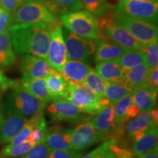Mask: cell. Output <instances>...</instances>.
Segmentation results:
<instances>
[{"instance_id": "6da1fadb", "label": "cell", "mask_w": 158, "mask_h": 158, "mask_svg": "<svg viewBox=\"0 0 158 158\" xmlns=\"http://www.w3.org/2000/svg\"><path fill=\"white\" fill-rule=\"evenodd\" d=\"M55 24L40 23L12 25L8 32L15 54H29L46 59L51 32Z\"/></svg>"}, {"instance_id": "7a4b0ae2", "label": "cell", "mask_w": 158, "mask_h": 158, "mask_svg": "<svg viewBox=\"0 0 158 158\" xmlns=\"http://www.w3.org/2000/svg\"><path fill=\"white\" fill-rule=\"evenodd\" d=\"M64 99L84 113L92 116L96 115L102 108L110 105L108 100L104 96L94 93L84 84H68V92Z\"/></svg>"}, {"instance_id": "3957f363", "label": "cell", "mask_w": 158, "mask_h": 158, "mask_svg": "<svg viewBox=\"0 0 158 158\" xmlns=\"http://www.w3.org/2000/svg\"><path fill=\"white\" fill-rule=\"evenodd\" d=\"M9 89L7 98V109L15 110L25 117L43 113L48 103L36 98L26 90L21 81H15Z\"/></svg>"}, {"instance_id": "277c9868", "label": "cell", "mask_w": 158, "mask_h": 158, "mask_svg": "<svg viewBox=\"0 0 158 158\" xmlns=\"http://www.w3.org/2000/svg\"><path fill=\"white\" fill-rule=\"evenodd\" d=\"M67 30L84 38L96 40L100 35L98 19L89 12L78 10L58 17Z\"/></svg>"}, {"instance_id": "5b68a950", "label": "cell", "mask_w": 158, "mask_h": 158, "mask_svg": "<svg viewBox=\"0 0 158 158\" xmlns=\"http://www.w3.org/2000/svg\"><path fill=\"white\" fill-rule=\"evenodd\" d=\"M109 12L106 16L98 18L100 35L98 39L109 40L128 50L141 51L143 44L137 40L128 31L114 22Z\"/></svg>"}, {"instance_id": "8992f818", "label": "cell", "mask_w": 158, "mask_h": 158, "mask_svg": "<svg viewBox=\"0 0 158 158\" xmlns=\"http://www.w3.org/2000/svg\"><path fill=\"white\" fill-rule=\"evenodd\" d=\"M13 24L59 22L42 0H24L13 13Z\"/></svg>"}, {"instance_id": "52a82bcc", "label": "cell", "mask_w": 158, "mask_h": 158, "mask_svg": "<svg viewBox=\"0 0 158 158\" xmlns=\"http://www.w3.org/2000/svg\"><path fill=\"white\" fill-rule=\"evenodd\" d=\"M111 18L116 24L126 29L137 40L145 45L157 41V25L140 20L122 13H111Z\"/></svg>"}, {"instance_id": "ba28073f", "label": "cell", "mask_w": 158, "mask_h": 158, "mask_svg": "<svg viewBox=\"0 0 158 158\" xmlns=\"http://www.w3.org/2000/svg\"><path fill=\"white\" fill-rule=\"evenodd\" d=\"M63 37L69 59L86 62L91 55L95 52L97 44L94 40L79 37L66 29Z\"/></svg>"}, {"instance_id": "9c48e42d", "label": "cell", "mask_w": 158, "mask_h": 158, "mask_svg": "<svg viewBox=\"0 0 158 158\" xmlns=\"http://www.w3.org/2000/svg\"><path fill=\"white\" fill-rule=\"evenodd\" d=\"M70 135L73 149L78 151L94 145L99 141H105L104 138L94 129L89 117L83 118L76 127L70 129Z\"/></svg>"}, {"instance_id": "30bf717a", "label": "cell", "mask_w": 158, "mask_h": 158, "mask_svg": "<svg viewBox=\"0 0 158 158\" xmlns=\"http://www.w3.org/2000/svg\"><path fill=\"white\" fill-rule=\"evenodd\" d=\"M68 59L62 29L59 22L53 27L46 60L51 68L61 73Z\"/></svg>"}, {"instance_id": "8fae6325", "label": "cell", "mask_w": 158, "mask_h": 158, "mask_svg": "<svg viewBox=\"0 0 158 158\" xmlns=\"http://www.w3.org/2000/svg\"><path fill=\"white\" fill-rule=\"evenodd\" d=\"M94 116V117H89V121L105 141L111 138L118 139L123 135V131L118 130L116 126L113 106L108 105Z\"/></svg>"}, {"instance_id": "7c38bea8", "label": "cell", "mask_w": 158, "mask_h": 158, "mask_svg": "<svg viewBox=\"0 0 158 158\" xmlns=\"http://www.w3.org/2000/svg\"><path fill=\"white\" fill-rule=\"evenodd\" d=\"M157 2L141 0H127L114 13H122L135 19L157 24Z\"/></svg>"}, {"instance_id": "4fadbf2b", "label": "cell", "mask_w": 158, "mask_h": 158, "mask_svg": "<svg viewBox=\"0 0 158 158\" xmlns=\"http://www.w3.org/2000/svg\"><path fill=\"white\" fill-rule=\"evenodd\" d=\"M49 105L47 111L54 121L76 122L86 117L84 113L65 99L54 100Z\"/></svg>"}, {"instance_id": "5bb4252c", "label": "cell", "mask_w": 158, "mask_h": 158, "mask_svg": "<svg viewBox=\"0 0 158 158\" xmlns=\"http://www.w3.org/2000/svg\"><path fill=\"white\" fill-rule=\"evenodd\" d=\"M22 78H43L50 74L53 68L46 59L27 54L23 57L20 67Z\"/></svg>"}, {"instance_id": "9a60e30c", "label": "cell", "mask_w": 158, "mask_h": 158, "mask_svg": "<svg viewBox=\"0 0 158 158\" xmlns=\"http://www.w3.org/2000/svg\"><path fill=\"white\" fill-rule=\"evenodd\" d=\"M7 117L4 118L0 126V143H10L13 138L21 131L27 122V118L22 114L15 110L7 109Z\"/></svg>"}, {"instance_id": "2e32d148", "label": "cell", "mask_w": 158, "mask_h": 158, "mask_svg": "<svg viewBox=\"0 0 158 158\" xmlns=\"http://www.w3.org/2000/svg\"><path fill=\"white\" fill-rule=\"evenodd\" d=\"M41 143L46 144L51 151L73 149L70 141V129H62L56 126L47 128Z\"/></svg>"}, {"instance_id": "e0dca14e", "label": "cell", "mask_w": 158, "mask_h": 158, "mask_svg": "<svg viewBox=\"0 0 158 158\" xmlns=\"http://www.w3.org/2000/svg\"><path fill=\"white\" fill-rule=\"evenodd\" d=\"M91 69L87 63L68 59L63 66L61 74L68 84L79 85L84 83Z\"/></svg>"}, {"instance_id": "ac0fdd59", "label": "cell", "mask_w": 158, "mask_h": 158, "mask_svg": "<svg viewBox=\"0 0 158 158\" xmlns=\"http://www.w3.org/2000/svg\"><path fill=\"white\" fill-rule=\"evenodd\" d=\"M157 126L155 123L151 114L149 112H143L139 114L135 118H132L127 123L124 124L122 127L123 135L131 138L133 141L141 135L144 132L147 131L150 128Z\"/></svg>"}, {"instance_id": "d6986e66", "label": "cell", "mask_w": 158, "mask_h": 158, "mask_svg": "<svg viewBox=\"0 0 158 158\" xmlns=\"http://www.w3.org/2000/svg\"><path fill=\"white\" fill-rule=\"evenodd\" d=\"M149 68L147 63H144L133 68L124 69L122 83L133 94L136 90L147 86L146 78Z\"/></svg>"}, {"instance_id": "ffe728a7", "label": "cell", "mask_w": 158, "mask_h": 158, "mask_svg": "<svg viewBox=\"0 0 158 158\" xmlns=\"http://www.w3.org/2000/svg\"><path fill=\"white\" fill-rule=\"evenodd\" d=\"M95 41L97 47L94 59L98 62L116 60L128 50L109 40L96 39Z\"/></svg>"}, {"instance_id": "44dd1931", "label": "cell", "mask_w": 158, "mask_h": 158, "mask_svg": "<svg viewBox=\"0 0 158 158\" xmlns=\"http://www.w3.org/2000/svg\"><path fill=\"white\" fill-rule=\"evenodd\" d=\"M157 95V88L143 86L132 94V99L140 112H149L155 108Z\"/></svg>"}, {"instance_id": "7402d4cb", "label": "cell", "mask_w": 158, "mask_h": 158, "mask_svg": "<svg viewBox=\"0 0 158 158\" xmlns=\"http://www.w3.org/2000/svg\"><path fill=\"white\" fill-rule=\"evenodd\" d=\"M157 126H155L144 132L141 135L133 141L132 147L133 153L138 157L157 147Z\"/></svg>"}, {"instance_id": "603a6c76", "label": "cell", "mask_w": 158, "mask_h": 158, "mask_svg": "<svg viewBox=\"0 0 158 158\" xmlns=\"http://www.w3.org/2000/svg\"><path fill=\"white\" fill-rule=\"evenodd\" d=\"M95 71L107 82H122L124 68L116 60L99 62Z\"/></svg>"}, {"instance_id": "cb8c5ba5", "label": "cell", "mask_w": 158, "mask_h": 158, "mask_svg": "<svg viewBox=\"0 0 158 158\" xmlns=\"http://www.w3.org/2000/svg\"><path fill=\"white\" fill-rule=\"evenodd\" d=\"M45 81L52 101L57 99H64L68 92V84L60 73L53 69L45 78Z\"/></svg>"}, {"instance_id": "d4e9b609", "label": "cell", "mask_w": 158, "mask_h": 158, "mask_svg": "<svg viewBox=\"0 0 158 158\" xmlns=\"http://www.w3.org/2000/svg\"><path fill=\"white\" fill-rule=\"evenodd\" d=\"M21 83L26 90L35 98L48 102L52 101L46 86L45 78H22Z\"/></svg>"}, {"instance_id": "484cf974", "label": "cell", "mask_w": 158, "mask_h": 158, "mask_svg": "<svg viewBox=\"0 0 158 158\" xmlns=\"http://www.w3.org/2000/svg\"><path fill=\"white\" fill-rule=\"evenodd\" d=\"M55 16L81 10L83 8L80 0H42Z\"/></svg>"}, {"instance_id": "4316f807", "label": "cell", "mask_w": 158, "mask_h": 158, "mask_svg": "<svg viewBox=\"0 0 158 158\" xmlns=\"http://www.w3.org/2000/svg\"><path fill=\"white\" fill-rule=\"evenodd\" d=\"M15 61V54L8 31L0 33V66L9 68Z\"/></svg>"}, {"instance_id": "83f0119b", "label": "cell", "mask_w": 158, "mask_h": 158, "mask_svg": "<svg viewBox=\"0 0 158 158\" xmlns=\"http://www.w3.org/2000/svg\"><path fill=\"white\" fill-rule=\"evenodd\" d=\"M116 61L124 69L131 68L144 63H147L145 53L142 51L134 50H127Z\"/></svg>"}, {"instance_id": "f1b7e54d", "label": "cell", "mask_w": 158, "mask_h": 158, "mask_svg": "<svg viewBox=\"0 0 158 158\" xmlns=\"http://www.w3.org/2000/svg\"><path fill=\"white\" fill-rule=\"evenodd\" d=\"M129 94L131 93L122 82H107L104 97L111 106Z\"/></svg>"}, {"instance_id": "f546056e", "label": "cell", "mask_w": 158, "mask_h": 158, "mask_svg": "<svg viewBox=\"0 0 158 158\" xmlns=\"http://www.w3.org/2000/svg\"><path fill=\"white\" fill-rule=\"evenodd\" d=\"M117 144V139L111 138L107 140L91 152L81 156L80 158H115L114 148Z\"/></svg>"}, {"instance_id": "4dcf8cb0", "label": "cell", "mask_w": 158, "mask_h": 158, "mask_svg": "<svg viewBox=\"0 0 158 158\" xmlns=\"http://www.w3.org/2000/svg\"><path fill=\"white\" fill-rule=\"evenodd\" d=\"M83 84L87 86L94 93L100 96H104L107 81L102 78L94 70L91 69Z\"/></svg>"}, {"instance_id": "1f68e13d", "label": "cell", "mask_w": 158, "mask_h": 158, "mask_svg": "<svg viewBox=\"0 0 158 158\" xmlns=\"http://www.w3.org/2000/svg\"><path fill=\"white\" fill-rule=\"evenodd\" d=\"M34 142L26 141L16 145H10L5 147L0 152V158L17 157L27 153L35 145Z\"/></svg>"}, {"instance_id": "d6a6232c", "label": "cell", "mask_w": 158, "mask_h": 158, "mask_svg": "<svg viewBox=\"0 0 158 158\" xmlns=\"http://www.w3.org/2000/svg\"><path fill=\"white\" fill-rule=\"evenodd\" d=\"M83 8L98 18L106 16L109 12L105 7L102 0H80Z\"/></svg>"}, {"instance_id": "836d02e7", "label": "cell", "mask_w": 158, "mask_h": 158, "mask_svg": "<svg viewBox=\"0 0 158 158\" xmlns=\"http://www.w3.org/2000/svg\"><path fill=\"white\" fill-rule=\"evenodd\" d=\"M142 51L146 54L149 68L157 67L158 65V45L157 41L143 45Z\"/></svg>"}, {"instance_id": "e575fe53", "label": "cell", "mask_w": 158, "mask_h": 158, "mask_svg": "<svg viewBox=\"0 0 158 158\" xmlns=\"http://www.w3.org/2000/svg\"><path fill=\"white\" fill-rule=\"evenodd\" d=\"M51 150L44 143H39L29 149L20 158H47Z\"/></svg>"}, {"instance_id": "d590c367", "label": "cell", "mask_w": 158, "mask_h": 158, "mask_svg": "<svg viewBox=\"0 0 158 158\" xmlns=\"http://www.w3.org/2000/svg\"><path fill=\"white\" fill-rule=\"evenodd\" d=\"M83 155L81 151L76 149L53 150L47 158H80Z\"/></svg>"}, {"instance_id": "8d00e7d4", "label": "cell", "mask_w": 158, "mask_h": 158, "mask_svg": "<svg viewBox=\"0 0 158 158\" xmlns=\"http://www.w3.org/2000/svg\"><path fill=\"white\" fill-rule=\"evenodd\" d=\"M32 129H34L32 124H31V122L29 121V119H27L24 126H23L22 129L21 130V131H20L10 141L11 145H16V144H19L27 141L29 134Z\"/></svg>"}, {"instance_id": "74e56055", "label": "cell", "mask_w": 158, "mask_h": 158, "mask_svg": "<svg viewBox=\"0 0 158 158\" xmlns=\"http://www.w3.org/2000/svg\"><path fill=\"white\" fill-rule=\"evenodd\" d=\"M13 24V13L1 9L0 10V33L8 31L9 28Z\"/></svg>"}, {"instance_id": "f35d334b", "label": "cell", "mask_w": 158, "mask_h": 158, "mask_svg": "<svg viewBox=\"0 0 158 158\" xmlns=\"http://www.w3.org/2000/svg\"><path fill=\"white\" fill-rule=\"evenodd\" d=\"M24 0H0V7L4 10L13 13Z\"/></svg>"}, {"instance_id": "ab89813d", "label": "cell", "mask_w": 158, "mask_h": 158, "mask_svg": "<svg viewBox=\"0 0 158 158\" xmlns=\"http://www.w3.org/2000/svg\"><path fill=\"white\" fill-rule=\"evenodd\" d=\"M147 86H152V87L157 88L158 85V68H148L147 73V78H146Z\"/></svg>"}, {"instance_id": "60d3db41", "label": "cell", "mask_w": 158, "mask_h": 158, "mask_svg": "<svg viewBox=\"0 0 158 158\" xmlns=\"http://www.w3.org/2000/svg\"><path fill=\"white\" fill-rule=\"evenodd\" d=\"M127 0H102V3L108 12L114 13L123 5Z\"/></svg>"}, {"instance_id": "b9f144b4", "label": "cell", "mask_w": 158, "mask_h": 158, "mask_svg": "<svg viewBox=\"0 0 158 158\" xmlns=\"http://www.w3.org/2000/svg\"><path fill=\"white\" fill-rule=\"evenodd\" d=\"M45 131H43V130L37 129V128H34L30 131V133L29 134L28 138H27V141L34 142L35 143H41L42 141L43 136H44Z\"/></svg>"}, {"instance_id": "7bdbcfd3", "label": "cell", "mask_w": 158, "mask_h": 158, "mask_svg": "<svg viewBox=\"0 0 158 158\" xmlns=\"http://www.w3.org/2000/svg\"><path fill=\"white\" fill-rule=\"evenodd\" d=\"M15 81L7 78L2 71H0V87L2 90H7L14 84Z\"/></svg>"}, {"instance_id": "ee69618b", "label": "cell", "mask_w": 158, "mask_h": 158, "mask_svg": "<svg viewBox=\"0 0 158 158\" xmlns=\"http://www.w3.org/2000/svg\"><path fill=\"white\" fill-rule=\"evenodd\" d=\"M114 151L116 153L115 158H133V152L129 149H122L120 147H118V143L114 148Z\"/></svg>"}, {"instance_id": "f6af8a7d", "label": "cell", "mask_w": 158, "mask_h": 158, "mask_svg": "<svg viewBox=\"0 0 158 158\" xmlns=\"http://www.w3.org/2000/svg\"><path fill=\"white\" fill-rule=\"evenodd\" d=\"M138 158H158V148L157 147L154 148L151 151L148 152L143 154Z\"/></svg>"}, {"instance_id": "bcb514c9", "label": "cell", "mask_w": 158, "mask_h": 158, "mask_svg": "<svg viewBox=\"0 0 158 158\" xmlns=\"http://www.w3.org/2000/svg\"><path fill=\"white\" fill-rule=\"evenodd\" d=\"M150 114H151L152 117L154 122L157 125L158 123V112L157 109H153L150 111Z\"/></svg>"}, {"instance_id": "7dc6e473", "label": "cell", "mask_w": 158, "mask_h": 158, "mask_svg": "<svg viewBox=\"0 0 158 158\" xmlns=\"http://www.w3.org/2000/svg\"><path fill=\"white\" fill-rule=\"evenodd\" d=\"M5 117H4V111H3V106L2 104V101L0 100V126L2 124L3 120Z\"/></svg>"}, {"instance_id": "c3c4849f", "label": "cell", "mask_w": 158, "mask_h": 158, "mask_svg": "<svg viewBox=\"0 0 158 158\" xmlns=\"http://www.w3.org/2000/svg\"><path fill=\"white\" fill-rule=\"evenodd\" d=\"M141 1H146V2H157V0H141Z\"/></svg>"}, {"instance_id": "681fc988", "label": "cell", "mask_w": 158, "mask_h": 158, "mask_svg": "<svg viewBox=\"0 0 158 158\" xmlns=\"http://www.w3.org/2000/svg\"><path fill=\"white\" fill-rule=\"evenodd\" d=\"M1 9H2V8H1V7H0V10H1Z\"/></svg>"}]
</instances>
